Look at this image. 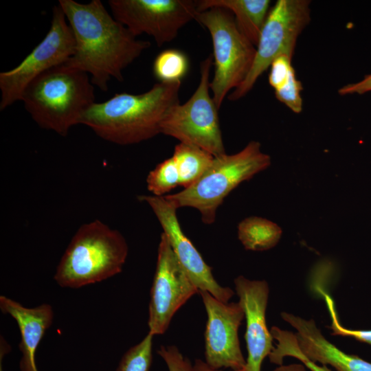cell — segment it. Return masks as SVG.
<instances>
[{
	"label": "cell",
	"mask_w": 371,
	"mask_h": 371,
	"mask_svg": "<svg viewBox=\"0 0 371 371\" xmlns=\"http://www.w3.org/2000/svg\"><path fill=\"white\" fill-rule=\"evenodd\" d=\"M291 60L292 58L286 55H281L271 64L269 83L275 91L282 87L288 81L289 75L293 69Z\"/></svg>",
	"instance_id": "26"
},
{
	"label": "cell",
	"mask_w": 371,
	"mask_h": 371,
	"mask_svg": "<svg viewBox=\"0 0 371 371\" xmlns=\"http://www.w3.org/2000/svg\"><path fill=\"white\" fill-rule=\"evenodd\" d=\"M302 85L297 78L294 69L291 71L288 81L280 89L275 91L276 98L295 113L302 111L301 91Z\"/></svg>",
	"instance_id": "25"
},
{
	"label": "cell",
	"mask_w": 371,
	"mask_h": 371,
	"mask_svg": "<svg viewBox=\"0 0 371 371\" xmlns=\"http://www.w3.org/2000/svg\"><path fill=\"white\" fill-rule=\"evenodd\" d=\"M146 184L152 195L157 196H164L179 186V172L172 157L159 163L148 173Z\"/></svg>",
	"instance_id": "22"
},
{
	"label": "cell",
	"mask_w": 371,
	"mask_h": 371,
	"mask_svg": "<svg viewBox=\"0 0 371 371\" xmlns=\"http://www.w3.org/2000/svg\"><path fill=\"white\" fill-rule=\"evenodd\" d=\"M72 30L60 6L52 10L51 26L44 38L14 68L0 73V110L18 100L27 85L47 70L65 64L74 54Z\"/></svg>",
	"instance_id": "9"
},
{
	"label": "cell",
	"mask_w": 371,
	"mask_h": 371,
	"mask_svg": "<svg viewBox=\"0 0 371 371\" xmlns=\"http://www.w3.org/2000/svg\"><path fill=\"white\" fill-rule=\"evenodd\" d=\"M280 315L295 329L298 348L311 361L330 366L337 371H371V362L338 348L325 338L313 319H306L286 312Z\"/></svg>",
	"instance_id": "15"
},
{
	"label": "cell",
	"mask_w": 371,
	"mask_h": 371,
	"mask_svg": "<svg viewBox=\"0 0 371 371\" xmlns=\"http://www.w3.org/2000/svg\"><path fill=\"white\" fill-rule=\"evenodd\" d=\"M181 82H158L141 94L116 93L93 103L79 124L89 127L100 138L120 145L148 140L159 135L167 111L179 102Z\"/></svg>",
	"instance_id": "2"
},
{
	"label": "cell",
	"mask_w": 371,
	"mask_h": 371,
	"mask_svg": "<svg viewBox=\"0 0 371 371\" xmlns=\"http://www.w3.org/2000/svg\"><path fill=\"white\" fill-rule=\"evenodd\" d=\"M10 351V346L6 342L3 337L0 339V371H3L2 366V360L8 352Z\"/></svg>",
	"instance_id": "31"
},
{
	"label": "cell",
	"mask_w": 371,
	"mask_h": 371,
	"mask_svg": "<svg viewBox=\"0 0 371 371\" xmlns=\"http://www.w3.org/2000/svg\"><path fill=\"white\" fill-rule=\"evenodd\" d=\"M270 2L269 0H200L196 1V4L199 12L213 7L231 12L240 31L254 45H257L269 14Z\"/></svg>",
	"instance_id": "17"
},
{
	"label": "cell",
	"mask_w": 371,
	"mask_h": 371,
	"mask_svg": "<svg viewBox=\"0 0 371 371\" xmlns=\"http://www.w3.org/2000/svg\"><path fill=\"white\" fill-rule=\"evenodd\" d=\"M58 5L75 40L74 53L65 65L90 74L91 83L102 91L111 78L123 81L122 71L150 47L112 17L100 0H59Z\"/></svg>",
	"instance_id": "1"
},
{
	"label": "cell",
	"mask_w": 371,
	"mask_h": 371,
	"mask_svg": "<svg viewBox=\"0 0 371 371\" xmlns=\"http://www.w3.org/2000/svg\"><path fill=\"white\" fill-rule=\"evenodd\" d=\"M270 331L277 341L276 346L269 356L271 363L280 366L285 357H291L297 359L310 371H333L327 366L316 363L306 358L298 348L294 333L277 326L271 327Z\"/></svg>",
	"instance_id": "20"
},
{
	"label": "cell",
	"mask_w": 371,
	"mask_h": 371,
	"mask_svg": "<svg viewBox=\"0 0 371 371\" xmlns=\"http://www.w3.org/2000/svg\"><path fill=\"white\" fill-rule=\"evenodd\" d=\"M189 69V60L183 52L176 49L162 51L155 58L153 71L163 83L181 82Z\"/></svg>",
	"instance_id": "21"
},
{
	"label": "cell",
	"mask_w": 371,
	"mask_h": 371,
	"mask_svg": "<svg viewBox=\"0 0 371 371\" xmlns=\"http://www.w3.org/2000/svg\"><path fill=\"white\" fill-rule=\"evenodd\" d=\"M113 17L136 37L147 34L157 45L174 40L199 12L192 0H109Z\"/></svg>",
	"instance_id": "10"
},
{
	"label": "cell",
	"mask_w": 371,
	"mask_h": 371,
	"mask_svg": "<svg viewBox=\"0 0 371 371\" xmlns=\"http://www.w3.org/2000/svg\"><path fill=\"white\" fill-rule=\"evenodd\" d=\"M195 20L211 35L214 74L210 88L219 109L229 92L247 76L256 48L240 31L232 13L226 9L213 7L199 12Z\"/></svg>",
	"instance_id": "6"
},
{
	"label": "cell",
	"mask_w": 371,
	"mask_h": 371,
	"mask_svg": "<svg viewBox=\"0 0 371 371\" xmlns=\"http://www.w3.org/2000/svg\"><path fill=\"white\" fill-rule=\"evenodd\" d=\"M179 175V186L188 188L196 183L212 164L214 156L197 146L179 143L172 157Z\"/></svg>",
	"instance_id": "18"
},
{
	"label": "cell",
	"mask_w": 371,
	"mask_h": 371,
	"mask_svg": "<svg viewBox=\"0 0 371 371\" xmlns=\"http://www.w3.org/2000/svg\"><path fill=\"white\" fill-rule=\"evenodd\" d=\"M281 228L266 218L251 216L238 226V239L247 250L261 251L275 247L282 236Z\"/></svg>",
	"instance_id": "19"
},
{
	"label": "cell",
	"mask_w": 371,
	"mask_h": 371,
	"mask_svg": "<svg viewBox=\"0 0 371 371\" xmlns=\"http://www.w3.org/2000/svg\"><path fill=\"white\" fill-rule=\"evenodd\" d=\"M0 309L3 313L10 315L16 321L19 328V349L22 353L19 363L20 370L38 371L36 352L46 330L52 324V307L48 304H43L28 308L15 300L1 295Z\"/></svg>",
	"instance_id": "16"
},
{
	"label": "cell",
	"mask_w": 371,
	"mask_h": 371,
	"mask_svg": "<svg viewBox=\"0 0 371 371\" xmlns=\"http://www.w3.org/2000/svg\"><path fill=\"white\" fill-rule=\"evenodd\" d=\"M235 290L246 319L245 338L247 358L245 371H261L264 359L273 349V337L266 323L269 288L265 280H252L239 276Z\"/></svg>",
	"instance_id": "14"
},
{
	"label": "cell",
	"mask_w": 371,
	"mask_h": 371,
	"mask_svg": "<svg viewBox=\"0 0 371 371\" xmlns=\"http://www.w3.org/2000/svg\"><path fill=\"white\" fill-rule=\"evenodd\" d=\"M371 91V74L366 75L361 80L343 86L338 90L341 95L350 94H363Z\"/></svg>",
	"instance_id": "28"
},
{
	"label": "cell",
	"mask_w": 371,
	"mask_h": 371,
	"mask_svg": "<svg viewBox=\"0 0 371 371\" xmlns=\"http://www.w3.org/2000/svg\"><path fill=\"white\" fill-rule=\"evenodd\" d=\"M41 127L66 136L82 114L95 103L94 87L88 74L65 64L54 67L32 80L21 100Z\"/></svg>",
	"instance_id": "3"
},
{
	"label": "cell",
	"mask_w": 371,
	"mask_h": 371,
	"mask_svg": "<svg viewBox=\"0 0 371 371\" xmlns=\"http://www.w3.org/2000/svg\"><path fill=\"white\" fill-rule=\"evenodd\" d=\"M309 5L307 0L277 1L262 29L250 71L228 95V100L244 97L278 56L286 55L292 58L297 38L311 20Z\"/></svg>",
	"instance_id": "8"
},
{
	"label": "cell",
	"mask_w": 371,
	"mask_h": 371,
	"mask_svg": "<svg viewBox=\"0 0 371 371\" xmlns=\"http://www.w3.org/2000/svg\"><path fill=\"white\" fill-rule=\"evenodd\" d=\"M270 164L271 158L261 151L260 144L251 141L236 154L215 157L209 168L192 186L164 197L177 209H196L203 223L210 225L214 222L216 210L225 198L240 183Z\"/></svg>",
	"instance_id": "5"
},
{
	"label": "cell",
	"mask_w": 371,
	"mask_h": 371,
	"mask_svg": "<svg viewBox=\"0 0 371 371\" xmlns=\"http://www.w3.org/2000/svg\"><path fill=\"white\" fill-rule=\"evenodd\" d=\"M213 63L212 55L201 63L197 88L186 102H178L167 111L160 124V133L218 157L226 153L218 109L210 93V74Z\"/></svg>",
	"instance_id": "7"
},
{
	"label": "cell",
	"mask_w": 371,
	"mask_h": 371,
	"mask_svg": "<svg viewBox=\"0 0 371 371\" xmlns=\"http://www.w3.org/2000/svg\"><path fill=\"white\" fill-rule=\"evenodd\" d=\"M157 354L164 359L169 371H192V365L175 346H161Z\"/></svg>",
	"instance_id": "27"
},
{
	"label": "cell",
	"mask_w": 371,
	"mask_h": 371,
	"mask_svg": "<svg viewBox=\"0 0 371 371\" xmlns=\"http://www.w3.org/2000/svg\"><path fill=\"white\" fill-rule=\"evenodd\" d=\"M307 368L302 363L280 365L272 371H307Z\"/></svg>",
	"instance_id": "29"
},
{
	"label": "cell",
	"mask_w": 371,
	"mask_h": 371,
	"mask_svg": "<svg viewBox=\"0 0 371 371\" xmlns=\"http://www.w3.org/2000/svg\"><path fill=\"white\" fill-rule=\"evenodd\" d=\"M138 199L146 203L153 211L179 262L198 289L209 292L224 303L229 302L234 291L216 282L212 268L183 233L177 218L176 206L164 196L140 195Z\"/></svg>",
	"instance_id": "13"
},
{
	"label": "cell",
	"mask_w": 371,
	"mask_h": 371,
	"mask_svg": "<svg viewBox=\"0 0 371 371\" xmlns=\"http://www.w3.org/2000/svg\"><path fill=\"white\" fill-rule=\"evenodd\" d=\"M128 247L122 234L99 220L82 225L56 267L54 280L61 287L78 289L120 273Z\"/></svg>",
	"instance_id": "4"
},
{
	"label": "cell",
	"mask_w": 371,
	"mask_h": 371,
	"mask_svg": "<svg viewBox=\"0 0 371 371\" xmlns=\"http://www.w3.org/2000/svg\"><path fill=\"white\" fill-rule=\"evenodd\" d=\"M199 292L162 233L150 289L148 333L153 336L164 334L176 312Z\"/></svg>",
	"instance_id": "11"
},
{
	"label": "cell",
	"mask_w": 371,
	"mask_h": 371,
	"mask_svg": "<svg viewBox=\"0 0 371 371\" xmlns=\"http://www.w3.org/2000/svg\"><path fill=\"white\" fill-rule=\"evenodd\" d=\"M319 291L324 298L331 318L329 328L332 330V335L352 337L359 341L371 345V330H354L344 326L339 319L333 298L323 290L320 289Z\"/></svg>",
	"instance_id": "24"
},
{
	"label": "cell",
	"mask_w": 371,
	"mask_h": 371,
	"mask_svg": "<svg viewBox=\"0 0 371 371\" xmlns=\"http://www.w3.org/2000/svg\"><path fill=\"white\" fill-rule=\"evenodd\" d=\"M207 313L205 358L212 368H245V359L238 339V328L245 317L241 304L224 303L209 292L199 291Z\"/></svg>",
	"instance_id": "12"
},
{
	"label": "cell",
	"mask_w": 371,
	"mask_h": 371,
	"mask_svg": "<svg viewBox=\"0 0 371 371\" xmlns=\"http://www.w3.org/2000/svg\"><path fill=\"white\" fill-rule=\"evenodd\" d=\"M153 337L148 333L139 343L128 349L116 371H149L153 360Z\"/></svg>",
	"instance_id": "23"
},
{
	"label": "cell",
	"mask_w": 371,
	"mask_h": 371,
	"mask_svg": "<svg viewBox=\"0 0 371 371\" xmlns=\"http://www.w3.org/2000/svg\"><path fill=\"white\" fill-rule=\"evenodd\" d=\"M192 371H221L219 370H216L210 367L205 361H203L201 359H196L194 364L192 365ZM232 371H245V369H241L238 370H232Z\"/></svg>",
	"instance_id": "30"
}]
</instances>
